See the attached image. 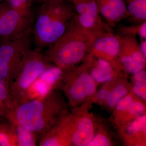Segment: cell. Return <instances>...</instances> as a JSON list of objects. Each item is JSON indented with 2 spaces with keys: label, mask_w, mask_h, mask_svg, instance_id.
Masks as SVG:
<instances>
[{
  "label": "cell",
  "mask_w": 146,
  "mask_h": 146,
  "mask_svg": "<svg viewBox=\"0 0 146 146\" xmlns=\"http://www.w3.org/2000/svg\"><path fill=\"white\" fill-rule=\"evenodd\" d=\"M74 7L72 21L80 27L96 36L112 28L103 21L96 0H71Z\"/></svg>",
  "instance_id": "52a82bcc"
},
{
  "label": "cell",
  "mask_w": 146,
  "mask_h": 146,
  "mask_svg": "<svg viewBox=\"0 0 146 146\" xmlns=\"http://www.w3.org/2000/svg\"><path fill=\"white\" fill-rule=\"evenodd\" d=\"M64 76V72L57 66L51 65L42 73L39 78L53 90Z\"/></svg>",
  "instance_id": "ac0fdd59"
},
{
  "label": "cell",
  "mask_w": 146,
  "mask_h": 146,
  "mask_svg": "<svg viewBox=\"0 0 146 146\" xmlns=\"http://www.w3.org/2000/svg\"><path fill=\"white\" fill-rule=\"evenodd\" d=\"M52 91L50 86L38 78L21 95L16 105L40 98Z\"/></svg>",
  "instance_id": "5bb4252c"
},
{
  "label": "cell",
  "mask_w": 146,
  "mask_h": 146,
  "mask_svg": "<svg viewBox=\"0 0 146 146\" xmlns=\"http://www.w3.org/2000/svg\"><path fill=\"white\" fill-rule=\"evenodd\" d=\"M7 121V123L0 122V146H18L14 126Z\"/></svg>",
  "instance_id": "e0dca14e"
},
{
  "label": "cell",
  "mask_w": 146,
  "mask_h": 146,
  "mask_svg": "<svg viewBox=\"0 0 146 146\" xmlns=\"http://www.w3.org/2000/svg\"><path fill=\"white\" fill-rule=\"evenodd\" d=\"M13 124L17 138L18 146H35L39 141V136L13 119H7Z\"/></svg>",
  "instance_id": "9a60e30c"
},
{
  "label": "cell",
  "mask_w": 146,
  "mask_h": 146,
  "mask_svg": "<svg viewBox=\"0 0 146 146\" xmlns=\"http://www.w3.org/2000/svg\"><path fill=\"white\" fill-rule=\"evenodd\" d=\"M94 125L89 118L80 119L72 133L71 142L76 146H87L94 137Z\"/></svg>",
  "instance_id": "7c38bea8"
},
{
  "label": "cell",
  "mask_w": 146,
  "mask_h": 146,
  "mask_svg": "<svg viewBox=\"0 0 146 146\" xmlns=\"http://www.w3.org/2000/svg\"><path fill=\"white\" fill-rule=\"evenodd\" d=\"M75 68L78 74L73 67L65 70L74 76L67 92L69 98L73 102L79 101L85 97L91 96L95 93L96 88V81L86 71V69L82 71V68Z\"/></svg>",
  "instance_id": "30bf717a"
},
{
  "label": "cell",
  "mask_w": 146,
  "mask_h": 146,
  "mask_svg": "<svg viewBox=\"0 0 146 146\" xmlns=\"http://www.w3.org/2000/svg\"><path fill=\"white\" fill-rule=\"evenodd\" d=\"M49 1H50V0H35L34 3H42ZM65 1H70L71 0H65Z\"/></svg>",
  "instance_id": "f546056e"
},
{
  "label": "cell",
  "mask_w": 146,
  "mask_h": 146,
  "mask_svg": "<svg viewBox=\"0 0 146 146\" xmlns=\"http://www.w3.org/2000/svg\"><path fill=\"white\" fill-rule=\"evenodd\" d=\"M146 84L135 82L133 88L134 94L144 100L146 99Z\"/></svg>",
  "instance_id": "484cf974"
},
{
  "label": "cell",
  "mask_w": 146,
  "mask_h": 146,
  "mask_svg": "<svg viewBox=\"0 0 146 146\" xmlns=\"http://www.w3.org/2000/svg\"><path fill=\"white\" fill-rule=\"evenodd\" d=\"M51 62L39 50H32L19 74L9 84V93L15 105L21 95L42 73L51 66Z\"/></svg>",
  "instance_id": "8992f818"
},
{
  "label": "cell",
  "mask_w": 146,
  "mask_h": 146,
  "mask_svg": "<svg viewBox=\"0 0 146 146\" xmlns=\"http://www.w3.org/2000/svg\"><path fill=\"white\" fill-rule=\"evenodd\" d=\"M86 58L89 60L87 65L91 67L90 72L91 76L94 80L99 83H104L112 80L115 75L114 67L106 60L98 58L92 64L88 56Z\"/></svg>",
  "instance_id": "4fadbf2b"
},
{
  "label": "cell",
  "mask_w": 146,
  "mask_h": 146,
  "mask_svg": "<svg viewBox=\"0 0 146 146\" xmlns=\"http://www.w3.org/2000/svg\"><path fill=\"white\" fill-rule=\"evenodd\" d=\"M9 5L14 8L23 9H31L35 0H5Z\"/></svg>",
  "instance_id": "7402d4cb"
},
{
  "label": "cell",
  "mask_w": 146,
  "mask_h": 146,
  "mask_svg": "<svg viewBox=\"0 0 146 146\" xmlns=\"http://www.w3.org/2000/svg\"><path fill=\"white\" fill-rule=\"evenodd\" d=\"M133 102V97L130 95H126L116 104V109L118 111L127 110Z\"/></svg>",
  "instance_id": "cb8c5ba5"
},
{
  "label": "cell",
  "mask_w": 146,
  "mask_h": 146,
  "mask_svg": "<svg viewBox=\"0 0 146 146\" xmlns=\"http://www.w3.org/2000/svg\"><path fill=\"white\" fill-rule=\"evenodd\" d=\"M120 36L119 58L122 69L132 74L145 69L146 57L141 52L136 36Z\"/></svg>",
  "instance_id": "9c48e42d"
},
{
  "label": "cell",
  "mask_w": 146,
  "mask_h": 146,
  "mask_svg": "<svg viewBox=\"0 0 146 146\" xmlns=\"http://www.w3.org/2000/svg\"><path fill=\"white\" fill-rule=\"evenodd\" d=\"M127 90L125 86L119 85L110 92L106 99L107 104L110 107H114L120 100L127 94Z\"/></svg>",
  "instance_id": "ffe728a7"
},
{
  "label": "cell",
  "mask_w": 146,
  "mask_h": 146,
  "mask_svg": "<svg viewBox=\"0 0 146 146\" xmlns=\"http://www.w3.org/2000/svg\"><path fill=\"white\" fill-rule=\"evenodd\" d=\"M31 35L0 43V80L9 87L31 50Z\"/></svg>",
  "instance_id": "277c9868"
},
{
  "label": "cell",
  "mask_w": 146,
  "mask_h": 146,
  "mask_svg": "<svg viewBox=\"0 0 146 146\" xmlns=\"http://www.w3.org/2000/svg\"><path fill=\"white\" fill-rule=\"evenodd\" d=\"M96 37L72 19L65 33L48 48L45 54L55 66L67 70L85 59Z\"/></svg>",
  "instance_id": "7a4b0ae2"
},
{
  "label": "cell",
  "mask_w": 146,
  "mask_h": 146,
  "mask_svg": "<svg viewBox=\"0 0 146 146\" xmlns=\"http://www.w3.org/2000/svg\"><path fill=\"white\" fill-rule=\"evenodd\" d=\"M32 32L36 49L48 48L63 35L75 13L72 2L50 0L41 3Z\"/></svg>",
  "instance_id": "6da1fadb"
},
{
  "label": "cell",
  "mask_w": 146,
  "mask_h": 146,
  "mask_svg": "<svg viewBox=\"0 0 146 146\" xmlns=\"http://www.w3.org/2000/svg\"><path fill=\"white\" fill-rule=\"evenodd\" d=\"M117 34L121 36L134 35L140 36L141 39H146V21L131 26H120Z\"/></svg>",
  "instance_id": "d6986e66"
},
{
  "label": "cell",
  "mask_w": 146,
  "mask_h": 146,
  "mask_svg": "<svg viewBox=\"0 0 146 146\" xmlns=\"http://www.w3.org/2000/svg\"><path fill=\"white\" fill-rule=\"evenodd\" d=\"M96 1L100 14L112 28L121 21L129 18L125 0Z\"/></svg>",
  "instance_id": "8fae6325"
},
{
  "label": "cell",
  "mask_w": 146,
  "mask_h": 146,
  "mask_svg": "<svg viewBox=\"0 0 146 146\" xmlns=\"http://www.w3.org/2000/svg\"><path fill=\"white\" fill-rule=\"evenodd\" d=\"M141 42L139 44L140 49L143 54L146 57V39H141Z\"/></svg>",
  "instance_id": "f1b7e54d"
},
{
  "label": "cell",
  "mask_w": 146,
  "mask_h": 146,
  "mask_svg": "<svg viewBox=\"0 0 146 146\" xmlns=\"http://www.w3.org/2000/svg\"><path fill=\"white\" fill-rule=\"evenodd\" d=\"M34 21L31 9L14 8L6 1L0 3V43L31 35Z\"/></svg>",
  "instance_id": "5b68a950"
},
{
  "label": "cell",
  "mask_w": 146,
  "mask_h": 146,
  "mask_svg": "<svg viewBox=\"0 0 146 146\" xmlns=\"http://www.w3.org/2000/svg\"><path fill=\"white\" fill-rule=\"evenodd\" d=\"M145 108L144 105L139 102H133L127 111L134 116H141L143 114Z\"/></svg>",
  "instance_id": "d4e9b609"
},
{
  "label": "cell",
  "mask_w": 146,
  "mask_h": 146,
  "mask_svg": "<svg viewBox=\"0 0 146 146\" xmlns=\"http://www.w3.org/2000/svg\"><path fill=\"white\" fill-rule=\"evenodd\" d=\"M120 35L112 31L106 32L96 36L89 54L95 58L108 61L113 67L121 66L119 62Z\"/></svg>",
  "instance_id": "ba28073f"
},
{
  "label": "cell",
  "mask_w": 146,
  "mask_h": 146,
  "mask_svg": "<svg viewBox=\"0 0 146 146\" xmlns=\"http://www.w3.org/2000/svg\"><path fill=\"white\" fill-rule=\"evenodd\" d=\"M133 79L136 83H146V72L145 69L133 74Z\"/></svg>",
  "instance_id": "4316f807"
},
{
  "label": "cell",
  "mask_w": 146,
  "mask_h": 146,
  "mask_svg": "<svg viewBox=\"0 0 146 146\" xmlns=\"http://www.w3.org/2000/svg\"><path fill=\"white\" fill-rule=\"evenodd\" d=\"M146 115L138 116L127 126L126 131L128 134H136L142 130L146 129Z\"/></svg>",
  "instance_id": "44dd1931"
},
{
  "label": "cell",
  "mask_w": 146,
  "mask_h": 146,
  "mask_svg": "<svg viewBox=\"0 0 146 146\" xmlns=\"http://www.w3.org/2000/svg\"><path fill=\"white\" fill-rule=\"evenodd\" d=\"M5 1V0H0V3Z\"/></svg>",
  "instance_id": "4dcf8cb0"
},
{
  "label": "cell",
  "mask_w": 146,
  "mask_h": 146,
  "mask_svg": "<svg viewBox=\"0 0 146 146\" xmlns=\"http://www.w3.org/2000/svg\"><path fill=\"white\" fill-rule=\"evenodd\" d=\"M110 92L106 89H102L98 93V97L100 100H105L107 99Z\"/></svg>",
  "instance_id": "83f0119b"
},
{
  "label": "cell",
  "mask_w": 146,
  "mask_h": 146,
  "mask_svg": "<svg viewBox=\"0 0 146 146\" xmlns=\"http://www.w3.org/2000/svg\"><path fill=\"white\" fill-rule=\"evenodd\" d=\"M130 21L135 24L146 21V0H125Z\"/></svg>",
  "instance_id": "2e32d148"
},
{
  "label": "cell",
  "mask_w": 146,
  "mask_h": 146,
  "mask_svg": "<svg viewBox=\"0 0 146 146\" xmlns=\"http://www.w3.org/2000/svg\"><path fill=\"white\" fill-rule=\"evenodd\" d=\"M110 145V141L106 136L98 134L92 138L87 146H108Z\"/></svg>",
  "instance_id": "603a6c76"
},
{
  "label": "cell",
  "mask_w": 146,
  "mask_h": 146,
  "mask_svg": "<svg viewBox=\"0 0 146 146\" xmlns=\"http://www.w3.org/2000/svg\"><path fill=\"white\" fill-rule=\"evenodd\" d=\"M59 109L52 91L40 98L16 105L5 118L15 120L39 138L56 123Z\"/></svg>",
  "instance_id": "3957f363"
}]
</instances>
